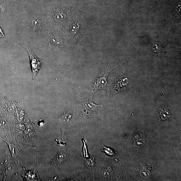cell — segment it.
Segmentation results:
<instances>
[{"instance_id":"5","label":"cell","mask_w":181,"mask_h":181,"mask_svg":"<svg viewBox=\"0 0 181 181\" xmlns=\"http://www.w3.org/2000/svg\"><path fill=\"white\" fill-rule=\"evenodd\" d=\"M72 115L69 114H66V115H63L62 117L60 118V122L61 123L62 129L64 130L65 129V127L67 124L68 123L69 119L71 118Z\"/></svg>"},{"instance_id":"9","label":"cell","mask_w":181,"mask_h":181,"mask_svg":"<svg viewBox=\"0 0 181 181\" xmlns=\"http://www.w3.org/2000/svg\"><path fill=\"white\" fill-rule=\"evenodd\" d=\"M2 26L0 25V38L5 37L7 38L5 36L3 32L2 31Z\"/></svg>"},{"instance_id":"6","label":"cell","mask_w":181,"mask_h":181,"mask_svg":"<svg viewBox=\"0 0 181 181\" xmlns=\"http://www.w3.org/2000/svg\"><path fill=\"white\" fill-rule=\"evenodd\" d=\"M101 145L102 146L101 149L102 151L105 153L107 155L110 156H113L115 154V150L106 147L102 144Z\"/></svg>"},{"instance_id":"2","label":"cell","mask_w":181,"mask_h":181,"mask_svg":"<svg viewBox=\"0 0 181 181\" xmlns=\"http://www.w3.org/2000/svg\"><path fill=\"white\" fill-rule=\"evenodd\" d=\"M75 94L76 96L78 104L81 107V110L83 113L85 114L86 111L88 109L89 114L90 115L91 111H96V109H98V108H99V105H96L88 101L83 102L81 97L77 94Z\"/></svg>"},{"instance_id":"1","label":"cell","mask_w":181,"mask_h":181,"mask_svg":"<svg viewBox=\"0 0 181 181\" xmlns=\"http://www.w3.org/2000/svg\"><path fill=\"white\" fill-rule=\"evenodd\" d=\"M28 51L31 60L33 74L32 77L34 79L41 67V64L30 47H28Z\"/></svg>"},{"instance_id":"3","label":"cell","mask_w":181,"mask_h":181,"mask_svg":"<svg viewBox=\"0 0 181 181\" xmlns=\"http://www.w3.org/2000/svg\"><path fill=\"white\" fill-rule=\"evenodd\" d=\"M66 159V156L63 153L59 151L49 163L50 165L57 168Z\"/></svg>"},{"instance_id":"10","label":"cell","mask_w":181,"mask_h":181,"mask_svg":"<svg viewBox=\"0 0 181 181\" xmlns=\"http://www.w3.org/2000/svg\"><path fill=\"white\" fill-rule=\"evenodd\" d=\"M44 122L43 121L41 120L39 121L38 124L40 126H42L44 124Z\"/></svg>"},{"instance_id":"8","label":"cell","mask_w":181,"mask_h":181,"mask_svg":"<svg viewBox=\"0 0 181 181\" xmlns=\"http://www.w3.org/2000/svg\"><path fill=\"white\" fill-rule=\"evenodd\" d=\"M32 24L33 25L37 27L40 24L39 21L38 19H33L32 21Z\"/></svg>"},{"instance_id":"7","label":"cell","mask_w":181,"mask_h":181,"mask_svg":"<svg viewBox=\"0 0 181 181\" xmlns=\"http://www.w3.org/2000/svg\"><path fill=\"white\" fill-rule=\"evenodd\" d=\"M157 45V43L155 44V45L153 46L151 50L154 54L158 55L159 54H161L162 52V49H161V47L160 45V44L159 45Z\"/></svg>"},{"instance_id":"4","label":"cell","mask_w":181,"mask_h":181,"mask_svg":"<svg viewBox=\"0 0 181 181\" xmlns=\"http://www.w3.org/2000/svg\"><path fill=\"white\" fill-rule=\"evenodd\" d=\"M159 122L174 119L171 111L168 109L161 108L159 110Z\"/></svg>"}]
</instances>
